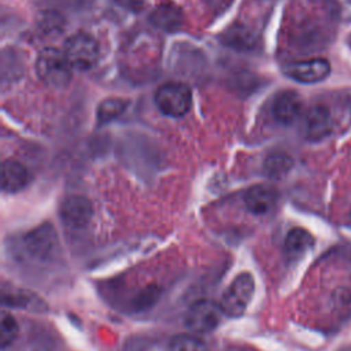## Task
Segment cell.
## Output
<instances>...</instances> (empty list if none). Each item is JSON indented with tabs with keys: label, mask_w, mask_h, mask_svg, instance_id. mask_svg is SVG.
<instances>
[{
	"label": "cell",
	"mask_w": 351,
	"mask_h": 351,
	"mask_svg": "<svg viewBox=\"0 0 351 351\" xmlns=\"http://www.w3.org/2000/svg\"><path fill=\"white\" fill-rule=\"evenodd\" d=\"M151 21L165 30H174L181 23V12L174 5H160L158 7L152 15Z\"/></svg>",
	"instance_id": "cell-13"
},
{
	"label": "cell",
	"mask_w": 351,
	"mask_h": 351,
	"mask_svg": "<svg viewBox=\"0 0 351 351\" xmlns=\"http://www.w3.org/2000/svg\"><path fill=\"white\" fill-rule=\"evenodd\" d=\"M169 351H208L206 343L193 335H177L169 344Z\"/></svg>",
	"instance_id": "cell-15"
},
{
	"label": "cell",
	"mask_w": 351,
	"mask_h": 351,
	"mask_svg": "<svg viewBox=\"0 0 351 351\" xmlns=\"http://www.w3.org/2000/svg\"><path fill=\"white\" fill-rule=\"evenodd\" d=\"M0 341H1V348H7L8 346H11V343L16 339L18 333H19V326L16 319L8 314V313H3L1 314V321H0Z\"/></svg>",
	"instance_id": "cell-16"
},
{
	"label": "cell",
	"mask_w": 351,
	"mask_h": 351,
	"mask_svg": "<svg viewBox=\"0 0 351 351\" xmlns=\"http://www.w3.org/2000/svg\"><path fill=\"white\" fill-rule=\"evenodd\" d=\"M223 314L221 304L213 300H199L189 307L185 317V325L192 332L207 333L221 324Z\"/></svg>",
	"instance_id": "cell-5"
},
{
	"label": "cell",
	"mask_w": 351,
	"mask_h": 351,
	"mask_svg": "<svg viewBox=\"0 0 351 351\" xmlns=\"http://www.w3.org/2000/svg\"><path fill=\"white\" fill-rule=\"evenodd\" d=\"M63 52L73 69L88 70L99 58V45L90 34L75 33L64 43Z\"/></svg>",
	"instance_id": "cell-4"
},
{
	"label": "cell",
	"mask_w": 351,
	"mask_h": 351,
	"mask_svg": "<svg viewBox=\"0 0 351 351\" xmlns=\"http://www.w3.org/2000/svg\"><path fill=\"white\" fill-rule=\"evenodd\" d=\"M330 64L324 58H314L308 60H300L291 63L285 67V74L299 82L313 84L322 81L328 77Z\"/></svg>",
	"instance_id": "cell-6"
},
{
	"label": "cell",
	"mask_w": 351,
	"mask_h": 351,
	"mask_svg": "<svg viewBox=\"0 0 351 351\" xmlns=\"http://www.w3.org/2000/svg\"><path fill=\"white\" fill-rule=\"evenodd\" d=\"M155 103L163 114L169 117H182L191 107L192 93L182 82H167L156 89Z\"/></svg>",
	"instance_id": "cell-3"
},
{
	"label": "cell",
	"mask_w": 351,
	"mask_h": 351,
	"mask_svg": "<svg viewBox=\"0 0 351 351\" xmlns=\"http://www.w3.org/2000/svg\"><path fill=\"white\" fill-rule=\"evenodd\" d=\"M340 351H351V350H346V348H344V350H340Z\"/></svg>",
	"instance_id": "cell-18"
},
{
	"label": "cell",
	"mask_w": 351,
	"mask_h": 351,
	"mask_svg": "<svg viewBox=\"0 0 351 351\" xmlns=\"http://www.w3.org/2000/svg\"><path fill=\"white\" fill-rule=\"evenodd\" d=\"M128 107V101L119 97H111L101 101L97 107V122L104 125L119 117Z\"/></svg>",
	"instance_id": "cell-14"
},
{
	"label": "cell",
	"mask_w": 351,
	"mask_h": 351,
	"mask_svg": "<svg viewBox=\"0 0 351 351\" xmlns=\"http://www.w3.org/2000/svg\"><path fill=\"white\" fill-rule=\"evenodd\" d=\"M330 112L324 106L311 107L303 118V133L308 140L324 138L330 132Z\"/></svg>",
	"instance_id": "cell-8"
},
{
	"label": "cell",
	"mask_w": 351,
	"mask_h": 351,
	"mask_svg": "<svg viewBox=\"0 0 351 351\" xmlns=\"http://www.w3.org/2000/svg\"><path fill=\"white\" fill-rule=\"evenodd\" d=\"M302 104L303 101L295 90L281 92L274 99L273 115L282 125L293 123L302 114Z\"/></svg>",
	"instance_id": "cell-9"
},
{
	"label": "cell",
	"mask_w": 351,
	"mask_h": 351,
	"mask_svg": "<svg viewBox=\"0 0 351 351\" xmlns=\"http://www.w3.org/2000/svg\"><path fill=\"white\" fill-rule=\"evenodd\" d=\"M38 78L51 88H64L73 75V66L63 51L58 48H44L36 60Z\"/></svg>",
	"instance_id": "cell-1"
},
{
	"label": "cell",
	"mask_w": 351,
	"mask_h": 351,
	"mask_svg": "<svg viewBox=\"0 0 351 351\" xmlns=\"http://www.w3.org/2000/svg\"><path fill=\"white\" fill-rule=\"evenodd\" d=\"M276 200V191L266 184L254 185L244 195V203L252 214H266L274 207Z\"/></svg>",
	"instance_id": "cell-10"
},
{
	"label": "cell",
	"mask_w": 351,
	"mask_h": 351,
	"mask_svg": "<svg viewBox=\"0 0 351 351\" xmlns=\"http://www.w3.org/2000/svg\"><path fill=\"white\" fill-rule=\"evenodd\" d=\"M92 214V204L84 196H69L60 206V218L63 223L73 229L84 228L90 221Z\"/></svg>",
	"instance_id": "cell-7"
},
{
	"label": "cell",
	"mask_w": 351,
	"mask_h": 351,
	"mask_svg": "<svg viewBox=\"0 0 351 351\" xmlns=\"http://www.w3.org/2000/svg\"><path fill=\"white\" fill-rule=\"evenodd\" d=\"M29 181V174L26 167L14 160L7 159L1 165V188L4 192H18Z\"/></svg>",
	"instance_id": "cell-11"
},
{
	"label": "cell",
	"mask_w": 351,
	"mask_h": 351,
	"mask_svg": "<svg viewBox=\"0 0 351 351\" xmlns=\"http://www.w3.org/2000/svg\"><path fill=\"white\" fill-rule=\"evenodd\" d=\"M255 291V281L250 273H240L233 278L221 298V307L226 315L240 317L247 310Z\"/></svg>",
	"instance_id": "cell-2"
},
{
	"label": "cell",
	"mask_w": 351,
	"mask_h": 351,
	"mask_svg": "<svg viewBox=\"0 0 351 351\" xmlns=\"http://www.w3.org/2000/svg\"><path fill=\"white\" fill-rule=\"evenodd\" d=\"M314 244V237L302 228H293L285 237V250L292 255H300L310 250Z\"/></svg>",
	"instance_id": "cell-12"
},
{
	"label": "cell",
	"mask_w": 351,
	"mask_h": 351,
	"mask_svg": "<svg viewBox=\"0 0 351 351\" xmlns=\"http://www.w3.org/2000/svg\"><path fill=\"white\" fill-rule=\"evenodd\" d=\"M289 166H291V159L288 156L282 155V154L270 155L266 159V163H265L266 171H267V174L270 177H280V176H282L284 173H287Z\"/></svg>",
	"instance_id": "cell-17"
}]
</instances>
